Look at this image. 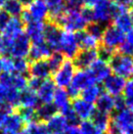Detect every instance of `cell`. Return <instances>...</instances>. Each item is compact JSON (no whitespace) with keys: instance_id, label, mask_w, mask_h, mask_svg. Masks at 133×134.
<instances>
[{"instance_id":"6da1fadb","label":"cell","mask_w":133,"mask_h":134,"mask_svg":"<svg viewBox=\"0 0 133 134\" xmlns=\"http://www.w3.org/2000/svg\"><path fill=\"white\" fill-rule=\"evenodd\" d=\"M108 134H133V111L127 107L117 111L107 129Z\"/></svg>"},{"instance_id":"7a4b0ae2","label":"cell","mask_w":133,"mask_h":134,"mask_svg":"<svg viewBox=\"0 0 133 134\" xmlns=\"http://www.w3.org/2000/svg\"><path fill=\"white\" fill-rule=\"evenodd\" d=\"M81 9L80 10L66 9V12L56 21L55 24H57L61 29H64L66 31H70V32L82 31L87 26V23L85 22L81 14Z\"/></svg>"},{"instance_id":"3957f363","label":"cell","mask_w":133,"mask_h":134,"mask_svg":"<svg viewBox=\"0 0 133 134\" xmlns=\"http://www.w3.org/2000/svg\"><path fill=\"white\" fill-rule=\"evenodd\" d=\"M118 6L115 5L110 0H100L99 2L93 6V22L106 25L114 19L117 12Z\"/></svg>"},{"instance_id":"277c9868","label":"cell","mask_w":133,"mask_h":134,"mask_svg":"<svg viewBox=\"0 0 133 134\" xmlns=\"http://www.w3.org/2000/svg\"><path fill=\"white\" fill-rule=\"evenodd\" d=\"M112 71L123 78L133 76V59L122 54H115L109 61Z\"/></svg>"},{"instance_id":"5b68a950","label":"cell","mask_w":133,"mask_h":134,"mask_svg":"<svg viewBox=\"0 0 133 134\" xmlns=\"http://www.w3.org/2000/svg\"><path fill=\"white\" fill-rule=\"evenodd\" d=\"M79 46L75 37L74 32L70 31H63L60 39V44L58 52L61 53L64 58L68 60H74L76 54L79 52Z\"/></svg>"},{"instance_id":"8992f818","label":"cell","mask_w":133,"mask_h":134,"mask_svg":"<svg viewBox=\"0 0 133 134\" xmlns=\"http://www.w3.org/2000/svg\"><path fill=\"white\" fill-rule=\"evenodd\" d=\"M92 83H94L93 79L87 70H78L76 72H74L70 84L68 86L69 89L66 91L70 97L76 98L82 92V90H84Z\"/></svg>"},{"instance_id":"52a82bcc","label":"cell","mask_w":133,"mask_h":134,"mask_svg":"<svg viewBox=\"0 0 133 134\" xmlns=\"http://www.w3.org/2000/svg\"><path fill=\"white\" fill-rule=\"evenodd\" d=\"M75 72V67H74L73 61L66 60L64 61L62 66L54 72L53 75V82L59 88H66L70 84V81L74 77Z\"/></svg>"},{"instance_id":"ba28073f","label":"cell","mask_w":133,"mask_h":134,"mask_svg":"<svg viewBox=\"0 0 133 134\" xmlns=\"http://www.w3.org/2000/svg\"><path fill=\"white\" fill-rule=\"evenodd\" d=\"M24 31H25V25L23 24L21 19L17 17H11L6 26L1 31L5 51L12 41L24 34Z\"/></svg>"},{"instance_id":"9c48e42d","label":"cell","mask_w":133,"mask_h":134,"mask_svg":"<svg viewBox=\"0 0 133 134\" xmlns=\"http://www.w3.org/2000/svg\"><path fill=\"white\" fill-rule=\"evenodd\" d=\"M31 43L30 39L24 32L10 43L5 51V54L12 58H26Z\"/></svg>"},{"instance_id":"30bf717a","label":"cell","mask_w":133,"mask_h":134,"mask_svg":"<svg viewBox=\"0 0 133 134\" xmlns=\"http://www.w3.org/2000/svg\"><path fill=\"white\" fill-rule=\"evenodd\" d=\"M124 32L119 30L115 26H108L105 27L102 35V45L110 49L115 50L124 41Z\"/></svg>"},{"instance_id":"8fae6325","label":"cell","mask_w":133,"mask_h":134,"mask_svg":"<svg viewBox=\"0 0 133 134\" xmlns=\"http://www.w3.org/2000/svg\"><path fill=\"white\" fill-rule=\"evenodd\" d=\"M30 23H44L48 19V8L44 0H34L25 8Z\"/></svg>"},{"instance_id":"7c38bea8","label":"cell","mask_w":133,"mask_h":134,"mask_svg":"<svg viewBox=\"0 0 133 134\" xmlns=\"http://www.w3.org/2000/svg\"><path fill=\"white\" fill-rule=\"evenodd\" d=\"M62 32V29L55 23L48 21L44 24V41L52 51L58 52Z\"/></svg>"},{"instance_id":"4fadbf2b","label":"cell","mask_w":133,"mask_h":134,"mask_svg":"<svg viewBox=\"0 0 133 134\" xmlns=\"http://www.w3.org/2000/svg\"><path fill=\"white\" fill-rule=\"evenodd\" d=\"M88 72L91 75L94 83L105 81V79L111 75L112 70L109 62L98 59L93 62V64L88 68Z\"/></svg>"},{"instance_id":"5bb4252c","label":"cell","mask_w":133,"mask_h":134,"mask_svg":"<svg viewBox=\"0 0 133 134\" xmlns=\"http://www.w3.org/2000/svg\"><path fill=\"white\" fill-rule=\"evenodd\" d=\"M0 84L7 88H13L18 91H22L27 87V78L24 75L20 74L2 72L0 75Z\"/></svg>"},{"instance_id":"9a60e30c","label":"cell","mask_w":133,"mask_h":134,"mask_svg":"<svg viewBox=\"0 0 133 134\" xmlns=\"http://www.w3.org/2000/svg\"><path fill=\"white\" fill-rule=\"evenodd\" d=\"M70 108L74 111L75 115L77 116V119H82V120L90 119L96 111L94 105L78 97L74 98L73 104L70 105Z\"/></svg>"},{"instance_id":"2e32d148","label":"cell","mask_w":133,"mask_h":134,"mask_svg":"<svg viewBox=\"0 0 133 134\" xmlns=\"http://www.w3.org/2000/svg\"><path fill=\"white\" fill-rule=\"evenodd\" d=\"M25 124L26 123L24 122L18 112H13L12 114L8 115L1 123L0 125L1 134H11L19 132L26 126Z\"/></svg>"},{"instance_id":"e0dca14e","label":"cell","mask_w":133,"mask_h":134,"mask_svg":"<svg viewBox=\"0 0 133 134\" xmlns=\"http://www.w3.org/2000/svg\"><path fill=\"white\" fill-rule=\"evenodd\" d=\"M97 59L98 53L96 49H82L74 57L73 63L79 70H87Z\"/></svg>"},{"instance_id":"ac0fdd59","label":"cell","mask_w":133,"mask_h":134,"mask_svg":"<svg viewBox=\"0 0 133 134\" xmlns=\"http://www.w3.org/2000/svg\"><path fill=\"white\" fill-rule=\"evenodd\" d=\"M125 83V78L117 75H111L105 79L104 87L108 94L112 95L113 97H118L120 96L121 93H123Z\"/></svg>"},{"instance_id":"d6986e66","label":"cell","mask_w":133,"mask_h":134,"mask_svg":"<svg viewBox=\"0 0 133 134\" xmlns=\"http://www.w3.org/2000/svg\"><path fill=\"white\" fill-rule=\"evenodd\" d=\"M44 24L45 23H30L26 25L25 34L29 37L30 43L38 44L44 41Z\"/></svg>"},{"instance_id":"ffe728a7","label":"cell","mask_w":133,"mask_h":134,"mask_svg":"<svg viewBox=\"0 0 133 134\" xmlns=\"http://www.w3.org/2000/svg\"><path fill=\"white\" fill-rule=\"evenodd\" d=\"M29 74L30 77L39 78L42 80H45L50 76L52 72L46 60H40L30 63L29 68Z\"/></svg>"},{"instance_id":"44dd1931","label":"cell","mask_w":133,"mask_h":134,"mask_svg":"<svg viewBox=\"0 0 133 134\" xmlns=\"http://www.w3.org/2000/svg\"><path fill=\"white\" fill-rule=\"evenodd\" d=\"M114 25L122 32H127L132 29V23L130 20L129 14L127 13V9L122 7L117 8V12L114 17Z\"/></svg>"},{"instance_id":"7402d4cb","label":"cell","mask_w":133,"mask_h":134,"mask_svg":"<svg viewBox=\"0 0 133 134\" xmlns=\"http://www.w3.org/2000/svg\"><path fill=\"white\" fill-rule=\"evenodd\" d=\"M52 53H53L52 49L45 42H42V43L31 45L27 57L30 61L35 62L40 60H47L52 55Z\"/></svg>"},{"instance_id":"603a6c76","label":"cell","mask_w":133,"mask_h":134,"mask_svg":"<svg viewBox=\"0 0 133 134\" xmlns=\"http://www.w3.org/2000/svg\"><path fill=\"white\" fill-rule=\"evenodd\" d=\"M56 85L50 79H45L42 81L39 88L36 90V95L38 100L42 104H49L53 100V96L55 93Z\"/></svg>"},{"instance_id":"cb8c5ba5","label":"cell","mask_w":133,"mask_h":134,"mask_svg":"<svg viewBox=\"0 0 133 134\" xmlns=\"http://www.w3.org/2000/svg\"><path fill=\"white\" fill-rule=\"evenodd\" d=\"M48 8V21L56 23L61 16L66 12V4L65 0H45Z\"/></svg>"},{"instance_id":"d4e9b609","label":"cell","mask_w":133,"mask_h":134,"mask_svg":"<svg viewBox=\"0 0 133 134\" xmlns=\"http://www.w3.org/2000/svg\"><path fill=\"white\" fill-rule=\"evenodd\" d=\"M46 122L49 134H65L68 127L70 126L63 115L57 114Z\"/></svg>"},{"instance_id":"484cf974","label":"cell","mask_w":133,"mask_h":134,"mask_svg":"<svg viewBox=\"0 0 133 134\" xmlns=\"http://www.w3.org/2000/svg\"><path fill=\"white\" fill-rule=\"evenodd\" d=\"M70 97L68 93V91L64 88H58L55 90V93L53 96V105L57 109V111H60L61 114L70 108Z\"/></svg>"},{"instance_id":"4316f807","label":"cell","mask_w":133,"mask_h":134,"mask_svg":"<svg viewBox=\"0 0 133 134\" xmlns=\"http://www.w3.org/2000/svg\"><path fill=\"white\" fill-rule=\"evenodd\" d=\"M38 98L36 92L26 87V89L20 92V100H19V107L22 108H31L35 109L38 106Z\"/></svg>"},{"instance_id":"83f0119b","label":"cell","mask_w":133,"mask_h":134,"mask_svg":"<svg viewBox=\"0 0 133 134\" xmlns=\"http://www.w3.org/2000/svg\"><path fill=\"white\" fill-rule=\"evenodd\" d=\"M115 97H113L112 95L108 94L107 92L101 93V95L96 101L97 111L110 115L112 112L115 111Z\"/></svg>"},{"instance_id":"f1b7e54d","label":"cell","mask_w":133,"mask_h":134,"mask_svg":"<svg viewBox=\"0 0 133 134\" xmlns=\"http://www.w3.org/2000/svg\"><path fill=\"white\" fill-rule=\"evenodd\" d=\"M75 37L77 40L79 48L82 49H96L99 46V40L94 38L86 31H78L75 32Z\"/></svg>"},{"instance_id":"f546056e","label":"cell","mask_w":133,"mask_h":134,"mask_svg":"<svg viewBox=\"0 0 133 134\" xmlns=\"http://www.w3.org/2000/svg\"><path fill=\"white\" fill-rule=\"evenodd\" d=\"M56 114H57V109L54 107V105L52 103L42 104L36 110V119H39L38 121L46 122Z\"/></svg>"},{"instance_id":"4dcf8cb0","label":"cell","mask_w":133,"mask_h":134,"mask_svg":"<svg viewBox=\"0 0 133 134\" xmlns=\"http://www.w3.org/2000/svg\"><path fill=\"white\" fill-rule=\"evenodd\" d=\"M101 93H102L101 87L96 83H92L89 86H87L84 90H82L81 98L91 104H94V103H96L97 99L99 98Z\"/></svg>"},{"instance_id":"1f68e13d","label":"cell","mask_w":133,"mask_h":134,"mask_svg":"<svg viewBox=\"0 0 133 134\" xmlns=\"http://www.w3.org/2000/svg\"><path fill=\"white\" fill-rule=\"evenodd\" d=\"M91 119H92L91 121L99 128L100 130H102L103 132H106V131H107L108 127L110 125V122H111L110 115L105 114V113H102L96 110Z\"/></svg>"},{"instance_id":"d6a6232c","label":"cell","mask_w":133,"mask_h":134,"mask_svg":"<svg viewBox=\"0 0 133 134\" xmlns=\"http://www.w3.org/2000/svg\"><path fill=\"white\" fill-rule=\"evenodd\" d=\"M24 9L25 8L23 7V5L18 0H8L6 2H4L2 5V10L6 12L10 17L19 18Z\"/></svg>"},{"instance_id":"836d02e7","label":"cell","mask_w":133,"mask_h":134,"mask_svg":"<svg viewBox=\"0 0 133 134\" xmlns=\"http://www.w3.org/2000/svg\"><path fill=\"white\" fill-rule=\"evenodd\" d=\"M118 48H119V54L131 57V58L133 57V27L129 31L126 32L124 41Z\"/></svg>"},{"instance_id":"e575fe53","label":"cell","mask_w":133,"mask_h":134,"mask_svg":"<svg viewBox=\"0 0 133 134\" xmlns=\"http://www.w3.org/2000/svg\"><path fill=\"white\" fill-rule=\"evenodd\" d=\"M25 132L26 134H49L46 124L42 121H33L27 123L26 125Z\"/></svg>"},{"instance_id":"d590c367","label":"cell","mask_w":133,"mask_h":134,"mask_svg":"<svg viewBox=\"0 0 133 134\" xmlns=\"http://www.w3.org/2000/svg\"><path fill=\"white\" fill-rule=\"evenodd\" d=\"M18 114L21 115L24 122L27 124V123L33 122L36 119V110L31 108H22V107H18Z\"/></svg>"},{"instance_id":"8d00e7d4","label":"cell","mask_w":133,"mask_h":134,"mask_svg":"<svg viewBox=\"0 0 133 134\" xmlns=\"http://www.w3.org/2000/svg\"><path fill=\"white\" fill-rule=\"evenodd\" d=\"M14 62V72L20 75H26L29 72L30 62L26 58H13Z\"/></svg>"},{"instance_id":"74e56055","label":"cell","mask_w":133,"mask_h":134,"mask_svg":"<svg viewBox=\"0 0 133 134\" xmlns=\"http://www.w3.org/2000/svg\"><path fill=\"white\" fill-rule=\"evenodd\" d=\"M64 59H65V58H64V56L61 54V53H59V52L52 53L51 56L46 60L47 63H48L49 68H50L51 72H55V71L62 66L63 62L65 61Z\"/></svg>"},{"instance_id":"f35d334b","label":"cell","mask_w":133,"mask_h":134,"mask_svg":"<svg viewBox=\"0 0 133 134\" xmlns=\"http://www.w3.org/2000/svg\"><path fill=\"white\" fill-rule=\"evenodd\" d=\"M78 128L81 134H105V132L100 130L92 121L89 120H83Z\"/></svg>"},{"instance_id":"ab89813d","label":"cell","mask_w":133,"mask_h":134,"mask_svg":"<svg viewBox=\"0 0 133 134\" xmlns=\"http://www.w3.org/2000/svg\"><path fill=\"white\" fill-rule=\"evenodd\" d=\"M86 32H88L90 35H92L94 38H96L97 40H101L102 38V35H103L104 30H105V26L101 24H98V23L93 22L91 24L87 25L86 26Z\"/></svg>"},{"instance_id":"60d3db41","label":"cell","mask_w":133,"mask_h":134,"mask_svg":"<svg viewBox=\"0 0 133 134\" xmlns=\"http://www.w3.org/2000/svg\"><path fill=\"white\" fill-rule=\"evenodd\" d=\"M124 93V102L127 108L133 106V77L125 83V87L123 90Z\"/></svg>"},{"instance_id":"b9f144b4","label":"cell","mask_w":133,"mask_h":134,"mask_svg":"<svg viewBox=\"0 0 133 134\" xmlns=\"http://www.w3.org/2000/svg\"><path fill=\"white\" fill-rule=\"evenodd\" d=\"M98 47H99V49L97 50L98 58L101 60H104V61H106V62H109V61L112 59V57L115 54V50L108 48V47H105L103 45H101V46L99 45Z\"/></svg>"},{"instance_id":"7bdbcfd3","label":"cell","mask_w":133,"mask_h":134,"mask_svg":"<svg viewBox=\"0 0 133 134\" xmlns=\"http://www.w3.org/2000/svg\"><path fill=\"white\" fill-rule=\"evenodd\" d=\"M10 19H11V17L8 15L6 12H4L3 10L0 11V31H2V30L6 26Z\"/></svg>"},{"instance_id":"ee69618b","label":"cell","mask_w":133,"mask_h":134,"mask_svg":"<svg viewBox=\"0 0 133 134\" xmlns=\"http://www.w3.org/2000/svg\"><path fill=\"white\" fill-rule=\"evenodd\" d=\"M110 1H112L113 3L118 6V7L125 8V9L133 6V0H110Z\"/></svg>"},{"instance_id":"f6af8a7d","label":"cell","mask_w":133,"mask_h":134,"mask_svg":"<svg viewBox=\"0 0 133 134\" xmlns=\"http://www.w3.org/2000/svg\"><path fill=\"white\" fill-rule=\"evenodd\" d=\"M65 134H81V132L79 130V128L76 127L75 125H70L68 127Z\"/></svg>"},{"instance_id":"bcb514c9","label":"cell","mask_w":133,"mask_h":134,"mask_svg":"<svg viewBox=\"0 0 133 134\" xmlns=\"http://www.w3.org/2000/svg\"><path fill=\"white\" fill-rule=\"evenodd\" d=\"M99 1L100 0H81L82 4H84L87 8L93 7V6H94V5H96Z\"/></svg>"},{"instance_id":"7dc6e473","label":"cell","mask_w":133,"mask_h":134,"mask_svg":"<svg viewBox=\"0 0 133 134\" xmlns=\"http://www.w3.org/2000/svg\"><path fill=\"white\" fill-rule=\"evenodd\" d=\"M20 3L22 4L23 5V7L24 8H26V7H27L30 4H31L34 1V0H18Z\"/></svg>"},{"instance_id":"c3c4849f","label":"cell","mask_w":133,"mask_h":134,"mask_svg":"<svg viewBox=\"0 0 133 134\" xmlns=\"http://www.w3.org/2000/svg\"><path fill=\"white\" fill-rule=\"evenodd\" d=\"M2 54H5V48H4L3 38H2V35L0 34V55Z\"/></svg>"},{"instance_id":"681fc988","label":"cell","mask_w":133,"mask_h":134,"mask_svg":"<svg viewBox=\"0 0 133 134\" xmlns=\"http://www.w3.org/2000/svg\"><path fill=\"white\" fill-rule=\"evenodd\" d=\"M129 14V17H130V20H131V23H132V26H133V6L131 7V10H130V13Z\"/></svg>"},{"instance_id":"f907efd6","label":"cell","mask_w":133,"mask_h":134,"mask_svg":"<svg viewBox=\"0 0 133 134\" xmlns=\"http://www.w3.org/2000/svg\"><path fill=\"white\" fill-rule=\"evenodd\" d=\"M2 71H3V70H2V62H1V58H0V75L2 74Z\"/></svg>"},{"instance_id":"816d5d0a","label":"cell","mask_w":133,"mask_h":134,"mask_svg":"<svg viewBox=\"0 0 133 134\" xmlns=\"http://www.w3.org/2000/svg\"><path fill=\"white\" fill-rule=\"evenodd\" d=\"M11 134H26L25 131H19V132H15V133H11Z\"/></svg>"},{"instance_id":"f5cc1de1","label":"cell","mask_w":133,"mask_h":134,"mask_svg":"<svg viewBox=\"0 0 133 134\" xmlns=\"http://www.w3.org/2000/svg\"><path fill=\"white\" fill-rule=\"evenodd\" d=\"M68 3H70V2H74V1H77V0H65Z\"/></svg>"},{"instance_id":"db71d44e","label":"cell","mask_w":133,"mask_h":134,"mask_svg":"<svg viewBox=\"0 0 133 134\" xmlns=\"http://www.w3.org/2000/svg\"><path fill=\"white\" fill-rule=\"evenodd\" d=\"M0 1H1V3L3 4L4 2H6V1H8V0H0Z\"/></svg>"},{"instance_id":"11a10c76","label":"cell","mask_w":133,"mask_h":134,"mask_svg":"<svg viewBox=\"0 0 133 134\" xmlns=\"http://www.w3.org/2000/svg\"><path fill=\"white\" fill-rule=\"evenodd\" d=\"M2 5H3V4L1 3V1H0V8H2Z\"/></svg>"}]
</instances>
